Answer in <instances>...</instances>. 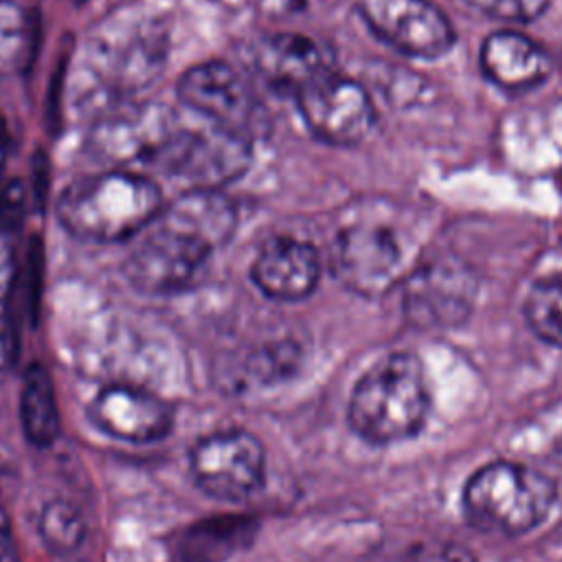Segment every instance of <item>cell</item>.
Segmentation results:
<instances>
[{"instance_id": "cell-1", "label": "cell", "mask_w": 562, "mask_h": 562, "mask_svg": "<svg viewBox=\"0 0 562 562\" xmlns=\"http://www.w3.org/2000/svg\"><path fill=\"white\" fill-rule=\"evenodd\" d=\"M162 209V191L151 178L110 169L72 180L59 195L57 220L75 239L114 244L138 235Z\"/></svg>"}, {"instance_id": "cell-2", "label": "cell", "mask_w": 562, "mask_h": 562, "mask_svg": "<svg viewBox=\"0 0 562 562\" xmlns=\"http://www.w3.org/2000/svg\"><path fill=\"white\" fill-rule=\"evenodd\" d=\"M430 411V389L422 360L395 351L373 362L353 384L347 406L351 430L375 446L415 437Z\"/></svg>"}, {"instance_id": "cell-3", "label": "cell", "mask_w": 562, "mask_h": 562, "mask_svg": "<svg viewBox=\"0 0 562 562\" xmlns=\"http://www.w3.org/2000/svg\"><path fill=\"white\" fill-rule=\"evenodd\" d=\"M558 498L551 476L518 461H490L468 479L463 512L472 527L492 536H522L536 529Z\"/></svg>"}, {"instance_id": "cell-4", "label": "cell", "mask_w": 562, "mask_h": 562, "mask_svg": "<svg viewBox=\"0 0 562 562\" xmlns=\"http://www.w3.org/2000/svg\"><path fill=\"white\" fill-rule=\"evenodd\" d=\"M329 270L353 294L375 299L411 272L400 233L378 220L345 222L329 244Z\"/></svg>"}, {"instance_id": "cell-5", "label": "cell", "mask_w": 562, "mask_h": 562, "mask_svg": "<svg viewBox=\"0 0 562 562\" xmlns=\"http://www.w3.org/2000/svg\"><path fill=\"white\" fill-rule=\"evenodd\" d=\"M252 160V140L217 125L176 127L145 167L191 189H220L239 178Z\"/></svg>"}, {"instance_id": "cell-6", "label": "cell", "mask_w": 562, "mask_h": 562, "mask_svg": "<svg viewBox=\"0 0 562 562\" xmlns=\"http://www.w3.org/2000/svg\"><path fill=\"white\" fill-rule=\"evenodd\" d=\"M176 94L182 105L198 112L211 125L255 140L270 127V116L248 77L222 59L200 61L187 68Z\"/></svg>"}, {"instance_id": "cell-7", "label": "cell", "mask_w": 562, "mask_h": 562, "mask_svg": "<svg viewBox=\"0 0 562 562\" xmlns=\"http://www.w3.org/2000/svg\"><path fill=\"white\" fill-rule=\"evenodd\" d=\"M195 485L226 503L246 501L266 481V448L244 428H224L198 439L189 457Z\"/></svg>"}, {"instance_id": "cell-8", "label": "cell", "mask_w": 562, "mask_h": 562, "mask_svg": "<svg viewBox=\"0 0 562 562\" xmlns=\"http://www.w3.org/2000/svg\"><path fill=\"white\" fill-rule=\"evenodd\" d=\"M213 248L169 226H158L125 257L123 279L143 294L171 296L200 283Z\"/></svg>"}, {"instance_id": "cell-9", "label": "cell", "mask_w": 562, "mask_h": 562, "mask_svg": "<svg viewBox=\"0 0 562 562\" xmlns=\"http://www.w3.org/2000/svg\"><path fill=\"white\" fill-rule=\"evenodd\" d=\"M294 101L307 130L334 147L362 143L375 123V110L364 86L334 68L305 86Z\"/></svg>"}, {"instance_id": "cell-10", "label": "cell", "mask_w": 562, "mask_h": 562, "mask_svg": "<svg viewBox=\"0 0 562 562\" xmlns=\"http://www.w3.org/2000/svg\"><path fill=\"white\" fill-rule=\"evenodd\" d=\"M358 13L378 40L408 57L439 59L457 40L448 15L430 0H358Z\"/></svg>"}, {"instance_id": "cell-11", "label": "cell", "mask_w": 562, "mask_h": 562, "mask_svg": "<svg viewBox=\"0 0 562 562\" xmlns=\"http://www.w3.org/2000/svg\"><path fill=\"white\" fill-rule=\"evenodd\" d=\"M167 29L151 20L130 29H105L90 44L97 75L116 92H134L151 83L167 61Z\"/></svg>"}, {"instance_id": "cell-12", "label": "cell", "mask_w": 562, "mask_h": 562, "mask_svg": "<svg viewBox=\"0 0 562 562\" xmlns=\"http://www.w3.org/2000/svg\"><path fill=\"white\" fill-rule=\"evenodd\" d=\"M476 283L459 261L437 259L408 272L404 281L406 316L419 327H454L468 318Z\"/></svg>"}, {"instance_id": "cell-13", "label": "cell", "mask_w": 562, "mask_h": 562, "mask_svg": "<svg viewBox=\"0 0 562 562\" xmlns=\"http://www.w3.org/2000/svg\"><path fill=\"white\" fill-rule=\"evenodd\" d=\"M176 127L169 108L160 103H127L114 108L94 125L90 145L108 162L147 165Z\"/></svg>"}, {"instance_id": "cell-14", "label": "cell", "mask_w": 562, "mask_h": 562, "mask_svg": "<svg viewBox=\"0 0 562 562\" xmlns=\"http://www.w3.org/2000/svg\"><path fill=\"white\" fill-rule=\"evenodd\" d=\"M92 424L112 439L125 443H154L173 428L171 406L151 391L110 384L88 406Z\"/></svg>"}, {"instance_id": "cell-15", "label": "cell", "mask_w": 562, "mask_h": 562, "mask_svg": "<svg viewBox=\"0 0 562 562\" xmlns=\"http://www.w3.org/2000/svg\"><path fill=\"white\" fill-rule=\"evenodd\" d=\"M250 279L272 301H303L318 285L321 255L310 241L285 235L272 237L255 257Z\"/></svg>"}, {"instance_id": "cell-16", "label": "cell", "mask_w": 562, "mask_h": 562, "mask_svg": "<svg viewBox=\"0 0 562 562\" xmlns=\"http://www.w3.org/2000/svg\"><path fill=\"white\" fill-rule=\"evenodd\" d=\"M252 66L272 90L294 99L305 86L331 70V59L327 48L314 37L283 31L266 35L255 44Z\"/></svg>"}, {"instance_id": "cell-17", "label": "cell", "mask_w": 562, "mask_h": 562, "mask_svg": "<svg viewBox=\"0 0 562 562\" xmlns=\"http://www.w3.org/2000/svg\"><path fill=\"white\" fill-rule=\"evenodd\" d=\"M483 75L507 92L531 90L547 81L551 59L542 46L518 31L490 33L479 50Z\"/></svg>"}, {"instance_id": "cell-18", "label": "cell", "mask_w": 562, "mask_h": 562, "mask_svg": "<svg viewBox=\"0 0 562 562\" xmlns=\"http://www.w3.org/2000/svg\"><path fill=\"white\" fill-rule=\"evenodd\" d=\"M162 226L187 233L211 248L231 239L237 228V206L220 189H191L162 209Z\"/></svg>"}, {"instance_id": "cell-19", "label": "cell", "mask_w": 562, "mask_h": 562, "mask_svg": "<svg viewBox=\"0 0 562 562\" xmlns=\"http://www.w3.org/2000/svg\"><path fill=\"white\" fill-rule=\"evenodd\" d=\"M20 419L26 439L37 448L55 443L61 432L55 384L48 369L40 362H33L24 373L20 393Z\"/></svg>"}, {"instance_id": "cell-20", "label": "cell", "mask_w": 562, "mask_h": 562, "mask_svg": "<svg viewBox=\"0 0 562 562\" xmlns=\"http://www.w3.org/2000/svg\"><path fill=\"white\" fill-rule=\"evenodd\" d=\"M40 44L37 15L15 0H0V79L26 72Z\"/></svg>"}, {"instance_id": "cell-21", "label": "cell", "mask_w": 562, "mask_h": 562, "mask_svg": "<svg viewBox=\"0 0 562 562\" xmlns=\"http://www.w3.org/2000/svg\"><path fill=\"white\" fill-rule=\"evenodd\" d=\"M255 522L248 518H213L195 525L180 544L182 562H224L239 544L248 542Z\"/></svg>"}, {"instance_id": "cell-22", "label": "cell", "mask_w": 562, "mask_h": 562, "mask_svg": "<svg viewBox=\"0 0 562 562\" xmlns=\"http://www.w3.org/2000/svg\"><path fill=\"white\" fill-rule=\"evenodd\" d=\"M525 321L547 345L562 347V270L538 279L525 299Z\"/></svg>"}, {"instance_id": "cell-23", "label": "cell", "mask_w": 562, "mask_h": 562, "mask_svg": "<svg viewBox=\"0 0 562 562\" xmlns=\"http://www.w3.org/2000/svg\"><path fill=\"white\" fill-rule=\"evenodd\" d=\"M37 529L44 544L59 555L72 553L86 538V522L79 509L64 498H55L44 505Z\"/></svg>"}, {"instance_id": "cell-24", "label": "cell", "mask_w": 562, "mask_h": 562, "mask_svg": "<svg viewBox=\"0 0 562 562\" xmlns=\"http://www.w3.org/2000/svg\"><path fill=\"white\" fill-rule=\"evenodd\" d=\"M465 2L494 20L512 22V24L533 22L549 7V0H465Z\"/></svg>"}, {"instance_id": "cell-25", "label": "cell", "mask_w": 562, "mask_h": 562, "mask_svg": "<svg viewBox=\"0 0 562 562\" xmlns=\"http://www.w3.org/2000/svg\"><path fill=\"white\" fill-rule=\"evenodd\" d=\"M26 184L20 178L9 180L0 189V233L15 235L26 217Z\"/></svg>"}, {"instance_id": "cell-26", "label": "cell", "mask_w": 562, "mask_h": 562, "mask_svg": "<svg viewBox=\"0 0 562 562\" xmlns=\"http://www.w3.org/2000/svg\"><path fill=\"white\" fill-rule=\"evenodd\" d=\"M404 562H476V555L452 540H424L408 549Z\"/></svg>"}, {"instance_id": "cell-27", "label": "cell", "mask_w": 562, "mask_h": 562, "mask_svg": "<svg viewBox=\"0 0 562 562\" xmlns=\"http://www.w3.org/2000/svg\"><path fill=\"white\" fill-rule=\"evenodd\" d=\"M18 360V331L7 314L0 312V378H4Z\"/></svg>"}, {"instance_id": "cell-28", "label": "cell", "mask_w": 562, "mask_h": 562, "mask_svg": "<svg viewBox=\"0 0 562 562\" xmlns=\"http://www.w3.org/2000/svg\"><path fill=\"white\" fill-rule=\"evenodd\" d=\"M15 257H13V246L11 237L0 233V301H4L13 285H15Z\"/></svg>"}, {"instance_id": "cell-29", "label": "cell", "mask_w": 562, "mask_h": 562, "mask_svg": "<svg viewBox=\"0 0 562 562\" xmlns=\"http://www.w3.org/2000/svg\"><path fill=\"white\" fill-rule=\"evenodd\" d=\"M314 0H255L257 9L268 18H288L305 11Z\"/></svg>"}, {"instance_id": "cell-30", "label": "cell", "mask_w": 562, "mask_h": 562, "mask_svg": "<svg viewBox=\"0 0 562 562\" xmlns=\"http://www.w3.org/2000/svg\"><path fill=\"white\" fill-rule=\"evenodd\" d=\"M0 562H18V542L13 536L11 518L0 507Z\"/></svg>"}, {"instance_id": "cell-31", "label": "cell", "mask_w": 562, "mask_h": 562, "mask_svg": "<svg viewBox=\"0 0 562 562\" xmlns=\"http://www.w3.org/2000/svg\"><path fill=\"white\" fill-rule=\"evenodd\" d=\"M7 154H9V138H7V130H4V123L0 121V178H2V171H4Z\"/></svg>"}, {"instance_id": "cell-32", "label": "cell", "mask_w": 562, "mask_h": 562, "mask_svg": "<svg viewBox=\"0 0 562 562\" xmlns=\"http://www.w3.org/2000/svg\"><path fill=\"white\" fill-rule=\"evenodd\" d=\"M75 2H86V0H75Z\"/></svg>"}]
</instances>
